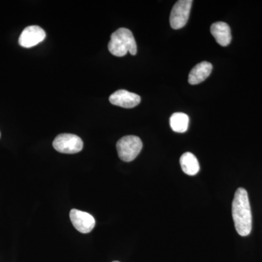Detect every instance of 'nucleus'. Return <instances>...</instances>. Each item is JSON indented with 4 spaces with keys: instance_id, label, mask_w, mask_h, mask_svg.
Segmentation results:
<instances>
[{
    "instance_id": "obj_2",
    "label": "nucleus",
    "mask_w": 262,
    "mask_h": 262,
    "mask_svg": "<svg viewBox=\"0 0 262 262\" xmlns=\"http://www.w3.org/2000/svg\"><path fill=\"white\" fill-rule=\"evenodd\" d=\"M108 48L113 56L117 57L125 56L127 53L132 56L137 53L135 38L131 31L126 28L117 29L112 34Z\"/></svg>"
},
{
    "instance_id": "obj_1",
    "label": "nucleus",
    "mask_w": 262,
    "mask_h": 262,
    "mask_svg": "<svg viewBox=\"0 0 262 262\" xmlns=\"http://www.w3.org/2000/svg\"><path fill=\"white\" fill-rule=\"evenodd\" d=\"M232 218L237 233L246 237L252 229V215L247 191L239 188L234 194L232 206Z\"/></svg>"
},
{
    "instance_id": "obj_5",
    "label": "nucleus",
    "mask_w": 262,
    "mask_h": 262,
    "mask_svg": "<svg viewBox=\"0 0 262 262\" xmlns=\"http://www.w3.org/2000/svg\"><path fill=\"white\" fill-rule=\"evenodd\" d=\"M193 1L179 0L172 8L170 16V24L173 29H182L187 24Z\"/></svg>"
},
{
    "instance_id": "obj_11",
    "label": "nucleus",
    "mask_w": 262,
    "mask_h": 262,
    "mask_svg": "<svg viewBox=\"0 0 262 262\" xmlns=\"http://www.w3.org/2000/svg\"><path fill=\"white\" fill-rule=\"evenodd\" d=\"M180 165L184 173L188 176H194L199 172V162L192 153L183 154L180 158Z\"/></svg>"
},
{
    "instance_id": "obj_13",
    "label": "nucleus",
    "mask_w": 262,
    "mask_h": 262,
    "mask_svg": "<svg viewBox=\"0 0 262 262\" xmlns=\"http://www.w3.org/2000/svg\"><path fill=\"white\" fill-rule=\"evenodd\" d=\"M113 262H120V261H113Z\"/></svg>"
},
{
    "instance_id": "obj_12",
    "label": "nucleus",
    "mask_w": 262,
    "mask_h": 262,
    "mask_svg": "<svg viewBox=\"0 0 262 262\" xmlns=\"http://www.w3.org/2000/svg\"><path fill=\"white\" fill-rule=\"evenodd\" d=\"M189 118L186 114L173 113L170 118V125L172 130L177 133H184L189 127Z\"/></svg>"
},
{
    "instance_id": "obj_8",
    "label": "nucleus",
    "mask_w": 262,
    "mask_h": 262,
    "mask_svg": "<svg viewBox=\"0 0 262 262\" xmlns=\"http://www.w3.org/2000/svg\"><path fill=\"white\" fill-rule=\"evenodd\" d=\"M112 104L120 107L131 108L138 106L141 102L139 95L129 92L125 90H119L110 96Z\"/></svg>"
},
{
    "instance_id": "obj_7",
    "label": "nucleus",
    "mask_w": 262,
    "mask_h": 262,
    "mask_svg": "<svg viewBox=\"0 0 262 262\" xmlns=\"http://www.w3.org/2000/svg\"><path fill=\"white\" fill-rule=\"evenodd\" d=\"M46 37V33L40 27L29 26L22 32L18 42L21 47L32 48L42 42Z\"/></svg>"
},
{
    "instance_id": "obj_6",
    "label": "nucleus",
    "mask_w": 262,
    "mask_h": 262,
    "mask_svg": "<svg viewBox=\"0 0 262 262\" xmlns=\"http://www.w3.org/2000/svg\"><path fill=\"white\" fill-rule=\"evenodd\" d=\"M70 216L74 227L81 233H89L96 225L94 216L87 212L72 209L71 210Z\"/></svg>"
},
{
    "instance_id": "obj_3",
    "label": "nucleus",
    "mask_w": 262,
    "mask_h": 262,
    "mask_svg": "<svg viewBox=\"0 0 262 262\" xmlns=\"http://www.w3.org/2000/svg\"><path fill=\"white\" fill-rule=\"evenodd\" d=\"M116 146L120 160L124 162H131L135 160L141 152L143 143L138 136H126L117 141Z\"/></svg>"
},
{
    "instance_id": "obj_14",
    "label": "nucleus",
    "mask_w": 262,
    "mask_h": 262,
    "mask_svg": "<svg viewBox=\"0 0 262 262\" xmlns=\"http://www.w3.org/2000/svg\"><path fill=\"white\" fill-rule=\"evenodd\" d=\"M0 136H1V134H0Z\"/></svg>"
},
{
    "instance_id": "obj_9",
    "label": "nucleus",
    "mask_w": 262,
    "mask_h": 262,
    "mask_svg": "<svg viewBox=\"0 0 262 262\" xmlns=\"http://www.w3.org/2000/svg\"><path fill=\"white\" fill-rule=\"evenodd\" d=\"M213 66L208 61H202L193 67L189 75V83L198 84L206 80L211 75Z\"/></svg>"
},
{
    "instance_id": "obj_10",
    "label": "nucleus",
    "mask_w": 262,
    "mask_h": 262,
    "mask_svg": "<svg viewBox=\"0 0 262 262\" xmlns=\"http://www.w3.org/2000/svg\"><path fill=\"white\" fill-rule=\"evenodd\" d=\"M212 35L215 38V41L221 46H229L232 41V34H231L230 27L228 24L225 22H215L212 24L211 27Z\"/></svg>"
},
{
    "instance_id": "obj_4",
    "label": "nucleus",
    "mask_w": 262,
    "mask_h": 262,
    "mask_svg": "<svg viewBox=\"0 0 262 262\" xmlns=\"http://www.w3.org/2000/svg\"><path fill=\"white\" fill-rule=\"evenodd\" d=\"M53 147L63 154H76L83 148V141L75 134H62L56 136L53 143Z\"/></svg>"
}]
</instances>
